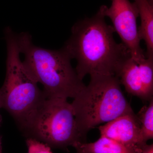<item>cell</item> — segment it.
Returning a JSON list of instances; mask_svg holds the SVG:
<instances>
[{
	"mask_svg": "<svg viewBox=\"0 0 153 153\" xmlns=\"http://www.w3.org/2000/svg\"><path fill=\"white\" fill-rule=\"evenodd\" d=\"M73 147L76 153H137L116 141L102 136L94 142L76 143Z\"/></svg>",
	"mask_w": 153,
	"mask_h": 153,
	"instance_id": "30bf717a",
	"label": "cell"
},
{
	"mask_svg": "<svg viewBox=\"0 0 153 153\" xmlns=\"http://www.w3.org/2000/svg\"><path fill=\"white\" fill-rule=\"evenodd\" d=\"M0 108H1V107H0ZM2 119L1 116L0 115V126H1V124L2 123Z\"/></svg>",
	"mask_w": 153,
	"mask_h": 153,
	"instance_id": "9a60e30c",
	"label": "cell"
},
{
	"mask_svg": "<svg viewBox=\"0 0 153 153\" xmlns=\"http://www.w3.org/2000/svg\"><path fill=\"white\" fill-rule=\"evenodd\" d=\"M27 130L31 137L57 149L86 142L77 130L72 105L66 99L46 97Z\"/></svg>",
	"mask_w": 153,
	"mask_h": 153,
	"instance_id": "5b68a950",
	"label": "cell"
},
{
	"mask_svg": "<svg viewBox=\"0 0 153 153\" xmlns=\"http://www.w3.org/2000/svg\"><path fill=\"white\" fill-rule=\"evenodd\" d=\"M136 114L140 126L142 137L145 143L153 138V99Z\"/></svg>",
	"mask_w": 153,
	"mask_h": 153,
	"instance_id": "8fae6325",
	"label": "cell"
},
{
	"mask_svg": "<svg viewBox=\"0 0 153 153\" xmlns=\"http://www.w3.org/2000/svg\"><path fill=\"white\" fill-rule=\"evenodd\" d=\"M0 153H3L2 148L1 139V137H0Z\"/></svg>",
	"mask_w": 153,
	"mask_h": 153,
	"instance_id": "5bb4252c",
	"label": "cell"
},
{
	"mask_svg": "<svg viewBox=\"0 0 153 153\" xmlns=\"http://www.w3.org/2000/svg\"><path fill=\"white\" fill-rule=\"evenodd\" d=\"M116 76L128 93L144 101L152 99L153 58L137 63L130 56L122 63Z\"/></svg>",
	"mask_w": 153,
	"mask_h": 153,
	"instance_id": "52a82bcc",
	"label": "cell"
},
{
	"mask_svg": "<svg viewBox=\"0 0 153 153\" xmlns=\"http://www.w3.org/2000/svg\"><path fill=\"white\" fill-rule=\"evenodd\" d=\"M100 136L116 141L137 153H141L145 145L140 126L134 112L123 115L98 127Z\"/></svg>",
	"mask_w": 153,
	"mask_h": 153,
	"instance_id": "ba28073f",
	"label": "cell"
},
{
	"mask_svg": "<svg viewBox=\"0 0 153 153\" xmlns=\"http://www.w3.org/2000/svg\"><path fill=\"white\" fill-rule=\"evenodd\" d=\"M140 18L138 28L140 39L146 46V58H153V4L149 0H134Z\"/></svg>",
	"mask_w": 153,
	"mask_h": 153,
	"instance_id": "9c48e42d",
	"label": "cell"
},
{
	"mask_svg": "<svg viewBox=\"0 0 153 153\" xmlns=\"http://www.w3.org/2000/svg\"><path fill=\"white\" fill-rule=\"evenodd\" d=\"M104 14L112 22L115 32L128 49L131 57L137 63L146 58L140 46L137 18V8L129 0H112L110 7L105 6Z\"/></svg>",
	"mask_w": 153,
	"mask_h": 153,
	"instance_id": "8992f818",
	"label": "cell"
},
{
	"mask_svg": "<svg viewBox=\"0 0 153 153\" xmlns=\"http://www.w3.org/2000/svg\"><path fill=\"white\" fill-rule=\"evenodd\" d=\"M17 41L20 54L24 55V65L43 85L46 97L74 98L85 87L63 48L53 50L36 46L28 33L17 35Z\"/></svg>",
	"mask_w": 153,
	"mask_h": 153,
	"instance_id": "7a4b0ae2",
	"label": "cell"
},
{
	"mask_svg": "<svg viewBox=\"0 0 153 153\" xmlns=\"http://www.w3.org/2000/svg\"><path fill=\"white\" fill-rule=\"evenodd\" d=\"M26 143L27 153H52L49 146L34 138L28 137Z\"/></svg>",
	"mask_w": 153,
	"mask_h": 153,
	"instance_id": "7c38bea8",
	"label": "cell"
},
{
	"mask_svg": "<svg viewBox=\"0 0 153 153\" xmlns=\"http://www.w3.org/2000/svg\"><path fill=\"white\" fill-rule=\"evenodd\" d=\"M105 7L102 6L94 16L75 23L63 47L76 60L75 69L82 80L88 74L116 76L122 63L131 56L123 43L115 41L114 29L105 19Z\"/></svg>",
	"mask_w": 153,
	"mask_h": 153,
	"instance_id": "6da1fadb",
	"label": "cell"
},
{
	"mask_svg": "<svg viewBox=\"0 0 153 153\" xmlns=\"http://www.w3.org/2000/svg\"><path fill=\"white\" fill-rule=\"evenodd\" d=\"M141 153H153V145H146Z\"/></svg>",
	"mask_w": 153,
	"mask_h": 153,
	"instance_id": "4fadbf2b",
	"label": "cell"
},
{
	"mask_svg": "<svg viewBox=\"0 0 153 153\" xmlns=\"http://www.w3.org/2000/svg\"><path fill=\"white\" fill-rule=\"evenodd\" d=\"M149 1L152 4H153V0H149Z\"/></svg>",
	"mask_w": 153,
	"mask_h": 153,
	"instance_id": "2e32d148",
	"label": "cell"
},
{
	"mask_svg": "<svg viewBox=\"0 0 153 153\" xmlns=\"http://www.w3.org/2000/svg\"><path fill=\"white\" fill-rule=\"evenodd\" d=\"M120 85L116 76L92 75L74 97L71 105L76 128L85 141L88 133L96 126L134 112Z\"/></svg>",
	"mask_w": 153,
	"mask_h": 153,
	"instance_id": "3957f363",
	"label": "cell"
},
{
	"mask_svg": "<svg viewBox=\"0 0 153 153\" xmlns=\"http://www.w3.org/2000/svg\"><path fill=\"white\" fill-rule=\"evenodd\" d=\"M4 33L7 45L6 75L0 88V107L27 130L46 96L20 59L16 34L9 27L6 28Z\"/></svg>",
	"mask_w": 153,
	"mask_h": 153,
	"instance_id": "277c9868",
	"label": "cell"
}]
</instances>
